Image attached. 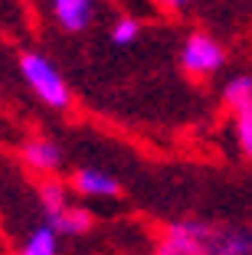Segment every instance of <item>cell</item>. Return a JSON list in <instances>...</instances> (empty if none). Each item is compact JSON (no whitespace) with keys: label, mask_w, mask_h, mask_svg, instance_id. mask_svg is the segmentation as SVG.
<instances>
[{"label":"cell","mask_w":252,"mask_h":255,"mask_svg":"<svg viewBox=\"0 0 252 255\" xmlns=\"http://www.w3.org/2000/svg\"><path fill=\"white\" fill-rule=\"evenodd\" d=\"M20 72H23V82L33 89V95L43 102V105L56 108V112H62V108L72 105V92H69L66 79L59 75V69L52 66L46 56L39 53H23L20 56Z\"/></svg>","instance_id":"cell-1"},{"label":"cell","mask_w":252,"mask_h":255,"mask_svg":"<svg viewBox=\"0 0 252 255\" xmlns=\"http://www.w3.org/2000/svg\"><path fill=\"white\" fill-rule=\"evenodd\" d=\"M223 62H226V49L210 33H190L180 46V69L190 79H207V75L220 72Z\"/></svg>","instance_id":"cell-2"},{"label":"cell","mask_w":252,"mask_h":255,"mask_svg":"<svg viewBox=\"0 0 252 255\" xmlns=\"http://www.w3.org/2000/svg\"><path fill=\"white\" fill-rule=\"evenodd\" d=\"M154 255H210L203 246V219H180L167 226L154 246Z\"/></svg>","instance_id":"cell-3"},{"label":"cell","mask_w":252,"mask_h":255,"mask_svg":"<svg viewBox=\"0 0 252 255\" xmlns=\"http://www.w3.org/2000/svg\"><path fill=\"white\" fill-rule=\"evenodd\" d=\"M203 246L210 255H252V236L249 229H236V226L203 223Z\"/></svg>","instance_id":"cell-4"},{"label":"cell","mask_w":252,"mask_h":255,"mask_svg":"<svg viewBox=\"0 0 252 255\" xmlns=\"http://www.w3.org/2000/svg\"><path fill=\"white\" fill-rule=\"evenodd\" d=\"M20 157H23V164L30 167V170H36V173H43V177H49V173L59 170V164H62V150H59V144L49 141V137H30V141H23Z\"/></svg>","instance_id":"cell-5"},{"label":"cell","mask_w":252,"mask_h":255,"mask_svg":"<svg viewBox=\"0 0 252 255\" xmlns=\"http://www.w3.org/2000/svg\"><path fill=\"white\" fill-rule=\"evenodd\" d=\"M69 187L82 196H118L121 183L105 170H95V167H79V170L69 177Z\"/></svg>","instance_id":"cell-6"},{"label":"cell","mask_w":252,"mask_h":255,"mask_svg":"<svg viewBox=\"0 0 252 255\" xmlns=\"http://www.w3.org/2000/svg\"><path fill=\"white\" fill-rule=\"evenodd\" d=\"M52 16L66 33H82L92 20V0H52Z\"/></svg>","instance_id":"cell-7"},{"label":"cell","mask_w":252,"mask_h":255,"mask_svg":"<svg viewBox=\"0 0 252 255\" xmlns=\"http://www.w3.org/2000/svg\"><path fill=\"white\" fill-rule=\"evenodd\" d=\"M92 223H95V216H92L85 206H72V203H69L62 213L46 219V226H49L56 236H85L92 229Z\"/></svg>","instance_id":"cell-8"},{"label":"cell","mask_w":252,"mask_h":255,"mask_svg":"<svg viewBox=\"0 0 252 255\" xmlns=\"http://www.w3.org/2000/svg\"><path fill=\"white\" fill-rule=\"evenodd\" d=\"M223 105L230 108V115L252 112V79L249 75H233L223 85Z\"/></svg>","instance_id":"cell-9"},{"label":"cell","mask_w":252,"mask_h":255,"mask_svg":"<svg viewBox=\"0 0 252 255\" xmlns=\"http://www.w3.org/2000/svg\"><path fill=\"white\" fill-rule=\"evenodd\" d=\"M16 255H59V236L43 223L23 239V246H20Z\"/></svg>","instance_id":"cell-10"},{"label":"cell","mask_w":252,"mask_h":255,"mask_svg":"<svg viewBox=\"0 0 252 255\" xmlns=\"http://www.w3.org/2000/svg\"><path fill=\"white\" fill-rule=\"evenodd\" d=\"M39 203H43L46 219L56 216V213H62L69 206V187L62 180H52V177L39 180Z\"/></svg>","instance_id":"cell-11"},{"label":"cell","mask_w":252,"mask_h":255,"mask_svg":"<svg viewBox=\"0 0 252 255\" xmlns=\"http://www.w3.org/2000/svg\"><path fill=\"white\" fill-rule=\"evenodd\" d=\"M138 33H141V20H138V16H118V20L111 23V43L115 46L134 43Z\"/></svg>","instance_id":"cell-12"},{"label":"cell","mask_w":252,"mask_h":255,"mask_svg":"<svg viewBox=\"0 0 252 255\" xmlns=\"http://www.w3.org/2000/svg\"><path fill=\"white\" fill-rule=\"evenodd\" d=\"M233 137H236L239 150L249 157V154H252V112L233 115Z\"/></svg>","instance_id":"cell-13"},{"label":"cell","mask_w":252,"mask_h":255,"mask_svg":"<svg viewBox=\"0 0 252 255\" xmlns=\"http://www.w3.org/2000/svg\"><path fill=\"white\" fill-rule=\"evenodd\" d=\"M157 3H161L164 10H171V13H177V10H184L187 3H190V0H157Z\"/></svg>","instance_id":"cell-14"}]
</instances>
